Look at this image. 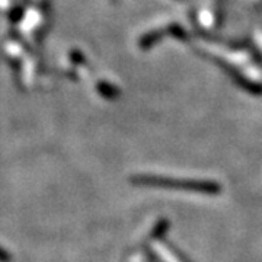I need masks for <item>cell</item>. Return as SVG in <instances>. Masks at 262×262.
Returning <instances> with one entry per match:
<instances>
[{
	"label": "cell",
	"mask_w": 262,
	"mask_h": 262,
	"mask_svg": "<svg viewBox=\"0 0 262 262\" xmlns=\"http://www.w3.org/2000/svg\"><path fill=\"white\" fill-rule=\"evenodd\" d=\"M133 182L137 185H147V187L162 188H181L188 191H196L201 194H219L220 185L215 182H204V181H188V179H173L165 177H155V175H139L133 178Z\"/></svg>",
	"instance_id": "6da1fadb"
}]
</instances>
